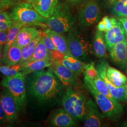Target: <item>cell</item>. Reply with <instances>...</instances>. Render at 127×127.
<instances>
[{
	"instance_id": "obj_17",
	"label": "cell",
	"mask_w": 127,
	"mask_h": 127,
	"mask_svg": "<svg viewBox=\"0 0 127 127\" xmlns=\"http://www.w3.org/2000/svg\"><path fill=\"white\" fill-rule=\"evenodd\" d=\"M57 63L68 68L73 72L75 73L77 75L84 73L90 64V63L83 62L73 56L65 54H64L62 59Z\"/></svg>"
},
{
	"instance_id": "obj_34",
	"label": "cell",
	"mask_w": 127,
	"mask_h": 127,
	"mask_svg": "<svg viewBox=\"0 0 127 127\" xmlns=\"http://www.w3.org/2000/svg\"><path fill=\"white\" fill-rule=\"evenodd\" d=\"M9 30H0V46H4L7 40Z\"/></svg>"
},
{
	"instance_id": "obj_26",
	"label": "cell",
	"mask_w": 127,
	"mask_h": 127,
	"mask_svg": "<svg viewBox=\"0 0 127 127\" xmlns=\"http://www.w3.org/2000/svg\"><path fill=\"white\" fill-rule=\"evenodd\" d=\"M40 60H47L51 61L50 52L46 46L43 36L37 44L30 59L26 62Z\"/></svg>"
},
{
	"instance_id": "obj_30",
	"label": "cell",
	"mask_w": 127,
	"mask_h": 127,
	"mask_svg": "<svg viewBox=\"0 0 127 127\" xmlns=\"http://www.w3.org/2000/svg\"><path fill=\"white\" fill-rule=\"evenodd\" d=\"M126 3H124L120 0H116L113 3V7L112 12L113 14L116 16L119 17V15L121 12L124 5Z\"/></svg>"
},
{
	"instance_id": "obj_2",
	"label": "cell",
	"mask_w": 127,
	"mask_h": 127,
	"mask_svg": "<svg viewBox=\"0 0 127 127\" xmlns=\"http://www.w3.org/2000/svg\"><path fill=\"white\" fill-rule=\"evenodd\" d=\"M84 85L92 95L105 117L113 121H115L120 117L123 111L122 104L120 103H114L101 93L91 79L85 75L84 77Z\"/></svg>"
},
{
	"instance_id": "obj_47",
	"label": "cell",
	"mask_w": 127,
	"mask_h": 127,
	"mask_svg": "<svg viewBox=\"0 0 127 127\" xmlns=\"http://www.w3.org/2000/svg\"></svg>"
},
{
	"instance_id": "obj_14",
	"label": "cell",
	"mask_w": 127,
	"mask_h": 127,
	"mask_svg": "<svg viewBox=\"0 0 127 127\" xmlns=\"http://www.w3.org/2000/svg\"><path fill=\"white\" fill-rule=\"evenodd\" d=\"M50 122L53 127H72L77 125L73 117L62 108L55 110L51 115Z\"/></svg>"
},
{
	"instance_id": "obj_44",
	"label": "cell",
	"mask_w": 127,
	"mask_h": 127,
	"mask_svg": "<svg viewBox=\"0 0 127 127\" xmlns=\"http://www.w3.org/2000/svg\"><path fill=\"white\" fill-rule=\"evenodd\" d=\"M120 0V1L123 2L124 3H127V0Z\"/></svg>"
},
{
	"instance_id": "obj_48",
	"label": "cell",
	"mask_w": 127,
	"mask_h": 127,
	"mask_svg": "<svg viewBox=\"0 0 127 127\" xmlns=\"http://www.w3.org/2000/svg\"><path fill=\"white\" fill-rule=\"evenodd\" d=\"M126 73H127V71H126Z\"/></svg>"
},
{
	"instance_id": "obj_1",
	"label": "cell",
	"mask_w": 127,
	"mask_h": 127,
	"mask_svg": "<svg viewBox=\"0 0 127 127\" xmlns=\"http://www.w3.org/2000/svg\"><path fill=\"white\" fill-rule=\"evenodd\" d=\"M64 86L59 79L50 69H44L33 73L30 84L32 95L40 101H49L59 97L63 93Z\"/></svg>"
},
{
	"instance_id": "obj_23",
	"label": "cell",
	"mask_w": 127,
	"mask_h": 127,
	"mask_svg": "<svg viewBox=\"0 0 127 127\" xmlns=\"http://www.w3.org/2000/svg\"><path fill=\"white\" fill-rule=\"evenodd\" d=\"M94 51L95 56L98 58H107L106 48L103 32L98 30L95 32L94 41Z\"/></svg>"
},
{
	"instance_id": "obj_35",
	"label": "cell",
	"mask_w": 127,
	"mask_h": 127,
	"mask_svg": "<svg viewBox=\"0 0 127 127\" xmlns=\"http://www.w3.org/2000/svg\"><path fill=\"white\" fill-rule=\"evenodd\" d=\"M7 122L5 112L0 102V125H3Z\"/></svg>"
},
{
	"instance_id": "obj_38",
	"label": "cell",
	"mask_w": 127,
	"mask_h": 127,
	"mask_svg": "<svg viewBox=\"0 0 127 127\" xmlns=\"http://www.w3.org/2000/svg\"><path fill=\"white\" fill-rule=\"evenodd\" d=\"M123 17H127V2L124 5L119 16V18Z\"/></svg>"
},
{
	"instance_id": "obj_49",
	"label": "cell",
	"mask_w": 127,
	"mask_h": 127,
	"mask_svg": "<svg viewBox=\"0 0 127 127\" xmlns=\"http://www.w3.org/2000/svg\"></svg>"
},
{
	"instance_id": "obj_20",
	"label": "cell",
	"mask_w": 127,
	"mask_h": 127,
	"mask_svg": "<svg viewBox=\"0 0 127 127\" xmlns=\"http://www.w3.org/2000/svg\"><path fill=\"white\" fill-rule=\"evenodd\" d=\"M106 76L107 79L116 87H121L127 83V77L121 71L110 66L108 64L106 68Z\"/></svg>"
},
{
	"instance_id": "obj_21",
	"label": "cell",
	"mask_w": 127,
	"mask_h": 127,
	"mask_svg": "<svg viewBox=\"0 0 127 127\" xmlns=\"http://www.w3.org/2000/svg\"><path fill=\"white\" fill-rule=\"evenodd\" d=\"M51 64V61L47 60L25 62L22 63V69L21 72L25 75H26L41 69L50 67Z\"/></svg>"
},
{
	"instance_id": "obj_39",
	"label": "cell",
	"mask_w": 127,
	"mask_h": 127,
	"mask_svg": "<svg viewBox=\"0 0 127 127\" xmlns=\"http://www.w3.org/2000/svg\"><path fill=\"white\" fill-rule=\"evenodd\" d=\"M97 29L98 31L101 32H105L106 31L104 21L102 20L100 21V22H99L98 24L97 25Z\"/></svg>"
},
{
	"instance_id": "obj_29",
	"label": "cell",
	"mask_w": 127,
	"mask_h": 127,
	"mask_svg": "<svg viewBox=\"0 0 127 127\" xmlns=\"http://www.w3.org/2000/svg\"><path fill=\"white\" fill-rule=\"evenodd\" d=\"M17 3L16 0H0V13L13 7Z\"/></svg>"
},
{
	"instance_id": "obj_25",
	"label": "cell",
	"mask_w": 127,
	"mask_h": 127,
	"mask_svg": "<svg viewBox=\"0 0 127 127\" xmlns=\"http://www.w3.org/2000/svg\"><path fill=\"white\" fill-rule=\"evenodd\" d=\"M25 25L23 23L13 21L11 27L8 31L7 40L3 47L2 59L6 57L9 48L13 44L14 41L15 40L18 32Z\"/></svg>"
},
{
	"instance_id": "obj_33",
	"label": "cell",
	"mask_w": 127,
	"mask_h": 127,
	"mask_svg": "<svg viewBox=\"0 0 127 127\" xmlns=\"http://www.w3.org/2000/svg\"><path fill=\"white\" fill-rule=\"evenodd\" d=\"M13 21L12 20H0V30H9Z\"/></svg>"
},
{
	"instance_id": "obj_50",
	"label": "cell",
	"mask_w": 127,
	"mask_h": 127,
	"mask_svg": "<svg viewBox=\"0 0 127 127\" xmlns=\"http://www.w3.org/2000/svg\"></svg>"
},
{
	"instance_id": "obj_9",
	"label": "cell",
	"mask_w": 127,
	"mask_h": 127,
	"mask_svg": "<svg viewBox=\"0 0 127 127\" xmlns=\"http://www.w3.org/2000/svg\"><path fill=\"white\" fill-rule=\"evenodd\" d=\"M0 102L4 110L7 122L15 123L18 119V110L15 99L6 88L0 93Z\"/></svg>"
},
{
	"instance_id": "obj_45",
	"label": "cell",
	"mask_w": 127,
	"mask_h": 127,
	"mask_svg": "<svg viewBox=\"0 0 127 127\" xmlns=\"http://www.w3.org/2000/svg\"><path fill=\"white\" fill-rule=\"evenodd\" d=\"M35 0H28V1L32 3L33 2H34Z\"/></svg>"
},
{
	"instance_id": "obj_11",
	"label": "cell",
	"mask_w": 127,
	"mask_h": 127,
	"mask_svg": "<svg viewBox=\"0 0 127 127\" xmlns=\"http://www.w3.org/2000/svg\"><path fill=\"white\" fill-rule=\"evenodd\" d=\"M50 68L59 79L64 87L67 89L75 86L77 84V74L63 65L51 61Z\"/></svg>"
},
{
	"instance_id": "obj_46",
	"label": "cell",
	"mask_w": 127,
	"mask_h": 127,
	"mask_svg": "<svg viewBox=\"0 0 127 127\" xmlns=\"http://www.w3.org/2000/svg\"><path fill=\"white\" fill-rule=\"evenodd\" d=\"M116 0H109V1L112 3H113L115 1H116Z\"/></svg>"
},
{
	"instance_id": "obj_4",
	"label": "cell",
	"mask_w": 127,
	"mask_h": 127,
	"mask_svg": "<svg viewBox=\"0 0 127 127\" xmlns=\"http://www.w3.org/2000/svg\"><path fill=\"white\" fill-rule=\"evenodd\" d=\"M64 111L75 121L85 120L87 112V101L84 95L73 88L67 89L62 99Z\"/></svg>"
},
{
	"instance_id": "obj_5",
	"label": "cell",
	"mask_w": 127,
	"mask_h": 127,
	"mask_svg": "<svg viewBox=\"0 0 127 127\" xmlns=\"http://www.w3.org/2000/svg\"><path fill=\"white\" fill-rule=\"evenodd\" d=\"M9 15L12 20L23 23L25 26L47 27L45 24V18L38 13L28 1L17 3Z\"/></svg>"
},
{
	"instance_id": "obj_22",
	"label": "cell",
	"mask_w": 127,
	"mask_h": 127,
	"mask_svg": "<svg viewBox=\"0 0 127 127\" xmlns=\"http://www.w3.org/2000/svg\"><path fill=\"white\" fill-rule=\"evenodd\" d=\"M44 32L50 35L58 50L64 54L72 56L69 50L66 39L61 33L54 32L50 28L46 29Z\"/></svg>"
},
{
	"instance_id": "obj_18",
	"label": "cell",
	"mask_w": 127,
	"mask_h": 127,
	"mask_svg": "<svg viewBox=\"0 0 127 127\" xmlns=\"http://www.w3.org/2000/svg\"><path fill=\"white\" fill-rule=\"evenodd\" d=\"M59 0H35L32 3L33 8L42 17L49 18L54 14Z\"/></svg>"
},
{
	"instance_id": "obj_12",
	"label": "cell",
	"mask_w": 127,
	"mask_h": 127,
	"mask_svg": "<svg viewBox=\"0 0 127 127\" xmlns=\"http://www.w3.org/2000/svg\"><path fill=\"white\" fill-rule=\"evenodd\" d=\"M87 112L84 126L85 127H100L105 126V117L98 110L96 104L89 99L87 101Z\"/></svg>"
},
{
	"instance_id": "obj_40",
	"label": "cell",
	"mask_w": 127,
	"mask_h": 127,
	"mask_svg": "<svg viewBox=\"0 0 127 127\" xmlns=\"http://www.w3.org/2000/svg\"><path fill=\"white\" fill-rule=\"evenodd\" d=\"M83 0H66V2L70 6H73L81 2Z\"/></svg>"
},
{
	"instance_id": "obj_10",
	"label": "cell",
	"mask_w": 127,
	"mask_h": 127,
	"mask_svg": "<svg viewBox=\"0 0 127 127\" xmlns=\"http://www.w3.org/2000/svg\"><path fill=\"white\" fill-rule=\"evenodd\" d=\"M108 64L105 59H102L98 61L95 68L99 75L107 85L115 99L118 102H121L124 101L126 84L123 86L116 87L109 81L106 76V68Z\"/></svg>"
},
{
	"instance_id": "obj_15",
	"label": "cell",
	"mask_w": 127,
	"mask_h": 127,
	"mask_svg": "<svg viewBox=\"0 0 127 127\" xmlns=\"http://www.w3.org/2000/svg\"><path fill=\"white\" fill-rule=\"evenodd\" d=\"M40 33L35 27L24 26L18 32L13 44L22 48L33 41Z\"/></svg>"
},
{
	"instance_id": "obj_41",
	"label": "cell",
	"mask_w": 127,
	"mask_h": 127,
	"mask_svg": "<svg viewBox=\"0 0 127 127\" xmlns=\"http://www.w3.org/2000/svg\"><path fill=\"white\" fill-rule=\"evenodd\" d=\"M4 46H0V66L2 62V56H3V49Z\"/></svg>"
},
{
	"instance_id": "obj_16",
	"label": "cell",
	"mask_w": 127,
	"mask_h": 127,
	"mask_svg": "<svg viewBox=\"0 0 127 127\" xmlns=\"http://www.w3.org/2000/svg\"><path fill=\"white\" fill-rule=\"evenodd\" d=\"M110 58L116 64L127 66V39L113 46L109 50Z\"/></svg>"
},
{
	"instance_id": "obj_24",
	"label": "cell",
	"mask_w": 127,
	"mask_h": 127,
	"mask_svg": "<svg viewBox=\"0 0 127 127\" xmlns=\"http://www.w3.org/2000/svg\"><path fill=\"white\" fill-rule=\"evenodd\" d=\"M22 56L21 48L12 44L8 50L6 57L2 59V62L6 65L11 66L19 63Z\"/></svg>"
},
{
	"instance_id": "obj_42",
	"label": "cell",
	"mask_w": 127,
	"mask_h": 127,
	"mask_svg": "<svg viewBox=\"0 0 127 127\" xmlns=\"http://www.w3.org/2000/svg\"><path fill=\"white\" fill-rule=\"evenodd\" d=\"M124 101L127 103V83L126 84V91H125V95L124 97Z\"/></svg>"
},
{
	"instance_id": "obj_31",
	"label": "cell",
	"mask_w": 127,
	"mask_h": 127,
	"mask_svg": "<svg viewBox=\"0 0 127 127\" xmlns=\"http://www.w3.org/2000/svg\"><path fill=\"white\" fill-rule=\"evenodd\" d=\"M44 35L43 36L44 38V42L48 49L50 52L53 50H57V48L55 45L50 35L45 32H44Z\"/></svg>"
},
{
	"instance_id": "obj_13",
	"label": "cell",
	"mask_w": 127,
	"mask_h": 127,
	"mask_svg": "<svg viewBox=\"0 0 127 127\" xmlns=\"http://www.w3.org/2000/svg\"><path fill=\"white\" fill-rule=\"evenodd\" d=\"M104 32V40L106 50L108 51L113 46L127 39V33L120 21H118L113 27Z\"/></svg>"
},
{
	"instance_id": "obj_28",
	"label": "cell",
	"mask_w": 127,
	"mask_h": 127,
	"mask_svg": "<svg viewBox=\"0 0 127 127\" xmlns=\"http://www.w3.org/2000/svg\"><path fill=\"white\" fill-rule=\"evenodd\" d=\"M22 69V64L18 63L11 66H0V73L5 76H12L21 72Z\"/></svg>"
},
{
	"instance_id": "obj_19",
	"label": "cell",
	"mask_w": 127,
	"mask_h": 127,
	"mask_svg": "<svg viewBox=\"0 0 127 127\" xmlns=\"http://www.w3.org/2000/svg\"><path fill=\"white\" fill-rule=\"evenodd\" d=\"M85 76L91 79L101 93L108 97L111 100H112L114 103H119V102H118L117 100L115 99L113 96L111 94L107 85L99 75L96 69L94 68L90 70L87 73V75Z\"/></svg>"
},
{
	"instance_id": "obj_3",
	"label": "cell",
	"mask_w": 127,
	"mask_h": 127,
	"mask_svg": "<svg viewBox=\"0 0 127 127\" xmlns=\"http://www.w3.org/2000/svg\"><path fill=\"white\" fill-rule=\"evenodd\" d=\"M66 2L59 3L54 14L49 18H46L45 24L54 32L62 34L73 27L76 21V17Z\"/></svg>"
},
{
	"instance_id": "obj_37",
	"label": "cell",
	"mask_w": 127,
	"mask_h": 127,
	"mask_svg": "<svg viewBox=\"0 0 127 127\" xmlns=\"http://www.w3.org/2000/svg\"><path fill=\"white\" fill-rule=\"evenodd\" d=\"M11 20L9 13L5 11L0 13V20Z\"/></svg>"
},
{
	"instance_id": "obj_7",
	"label": "cell",
	"mask_w": 127,
	"mask_h": 127,
	"mask_svg": "<svg viewBox=\"0 0 127 127\" xmlns=\"http://www.w3.org/2000/svg\"><path fill=\"white\" fill-rule=\"evenodd\" d=\"M25 75L21 72L12 76H5L1 83L3 87L8 89L13 96L17 104L18 112L23 110L26 104Z\"/></svg>"
},
{
	"instance_id": "obj_8",
	"label": "cell",
	"mask_w": 127,
	"mask_h": 127,
	"mask_svg": "<svg viewBox=\"0 0 127 127\" xmlns=\"http://www.w3.org/2000/svg\"><path fill=\"white\" fill-rule=\"evenodd\" d=\"M100 18V10L96 2L90 0L79 11V20L82 25L90 27L96 23Z\"/></svg>"
},
{
	"instance_id": "obj_32",
	"label": "cell",
	"mask_w": 127,
	"mask_h": 127,
	"mask_svg": "<svg viewBox=\"0 0 127 127\" xmlns=\"http://www.w3.org/2000/svg\"><path fill=\"white\" fill-rule=\"evenodd\" d=\"M102 20L104 21L105 26V32L108 31L111 28H112L118 22V21L115 18L112 17L109 18L108 16H105L102 19Z\"/></svg>"
},
{
	"instance_id": "obj_6",
	"label": "cell",
	"mask_w": 127,
	"mask_h": 127,
	"mask_svg": "<svg viewBox=\"0 0 127 127\" xmlns=\"http://www.w3.org/2000/svg\"><path fill=\"white\" fill-rule=\"evenodd\" d=\"M66 40L69 50L73 57L82 61L87 59L92 54L90 41L75 26L69 30Z\"/></svg>"
},
{
	"instance_id": "obj_27",
	"label": "cell",
	"mask_w": 127,
	"mask_h": 127,
	"mask_svg": "<svg viewBox=\"0 0 127 127\" xmlns=\"http://www.w3.org/2000/svg\"><path fill=\"white\" fill-rule=\"evenodd\" d=\"M43 36V35L42 34L40 33L33 41H32L27 45L21 48L22 56L19 63H23L30 59L36 48L37 44L40 42V41H41V39Z\"/></svg>"
},
{
	"instance_id": "obj_43",
	"label": "cell",
	"mask_w": 127,
	"mask_h": 127,
	"mask_svg": "<svg viewBox=\"0 0 127 127\" xmlns=\"http://www.w3.org/2000/svg\"><path fill=\"white\" fill-rule=\"evenodd\" d=\"M122 126H123V127H127V120L124 122V123L123 124Z\"/></svg>"
},
{
	"instance_id": "obj_36",
	"label": "cell",
	"mask_w": 127,
	"mask_h": 127,
	"mask_svg": "<svg viewBox=\"0 0 127 127\" xmlns=\"http://www.w3.org/2000/svg\"><path fill=\"white\" fill-rule=\"evenodd\" d=\"M118 20L123 25V27L127 34V17L119 18Z\"/></svg>"
}]
</instances>
